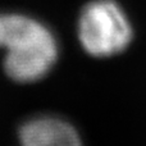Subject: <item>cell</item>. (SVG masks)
Returning a JSON list of instances; mask_svg holds the SVG:
<instances>
[{"label": "cell", "mask_w": 146, "mask_h": 146, "mask_svg": "<svg viewBox=\"0 0 146 146\" xmlns=\"http://www.w3.org/2000/svg\"><path fill=\"white\" fill-rule=\"evenodd\" d=\"M0 49L5 51V73L18 83L44 78L59 55L53 31L38 19L21 13H0Z\"/></svg>", "instance_id": "1"}, {"label": "cell", "mask_w": 146, "mask_h": 146, "mask_svg": "<svg viewBox=\"0 0 146 146\" xmlns=\"http://www.w3.org/2000/svg\"><path fill=\"white\" fill-rule=\"evenodd\" d=\"M77 32L83 50L98 58L122 53L133 36L128 17L114 0L88 3L78 18Z\"/></svg>", "instance_id": "2"}, {"label": "cell", "mask_w": 146, "mask_h": 146, "mask_svg": "<svg viewBox=\"0 0 146 146\" xmlns=\"http://www.w3.org/2000/svg\"><path fill=\"white\" fill-rule=\"evenodd\" d=\"M21 146H83L68 121L51 114L32 117L19 128Z\"/></svg>", "instance_id": "3"}]
</instances>
